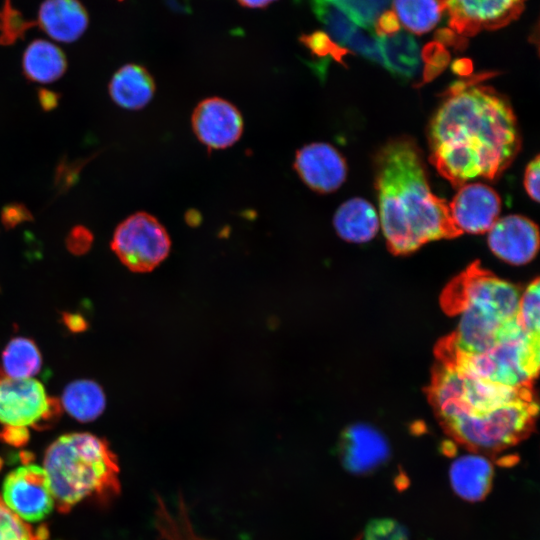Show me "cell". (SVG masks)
<instances>
[{
  "label": "cell",
  "mask_w": 540,
  "mask_h": 540,
  "mask_svg": "<svg viewBox=\"0 0 540 540\" xmlns=\"http://www.w3.org/2000/svg\"><path fill=\"white\" fill-rule=\"evenodd\" d=\"M448 92L430 123V162L455 188L477 177L497 179L520 149L509 102L477 79Z\"/></svg>",
  "instance_id": "6da1fadb"
},
{
  "label": "cell",
  "mask_w": 540,
  "mask_h": 540,
  "mask_svg": "<svg viewBox=\"0 0 540 540\" xmlns=\"http://www.w3.org/2000/svg\"><path fill=\"white\" fill-rule=\"evenodd\" d=\"M375 187L381 228L393 253H411L427 242L461 234L446 200L432 193L420 150L412 139L396 138L379 150Z\"/></svg>",
  "instance_id": "7a4b0ae2"
},
{
  "label": "cell",
  "mask_w": 540,
  "mask_h": 540,
  "mask_svg": "<svg viewBox=\"0 0 540 540\" xmlns=\"http://www.w3.org/2000/svg\"><path fill=\"white\" fill-rule=\"evenodd\" d=\"M44 470L56 508L69 512L86 498L102 501L121 491L119 464L107 441L90 433H68L47 448Z\"/></svg>",
  "instance_id": "3957f363"
},
{
  "label": "cell",
  "mask_w": 540,
  "mask_h": 540,
  "mask_svg": "<svg viewBox=\"0 0 540 540\" xmlns=\"http://www.w3.org/2000/svg\"><path fill=\"white\" fill-rule=\"evenodd\" d=\"M520 290L512 283L471 269L452 292L457 325L448 343V357L480 353L516 319Z\"/></svg>",
  "instance_id": "277c9868"
},
{
  "label": "cell",
  "mask_w": 540,
  "mask_h": 540,
  "mask_svg": "<svg viewBox=\"0 0 540 540\" xmlns=\"http://www.w3.org/2000/svg\"><path fill=\"white\" fill-rule=\"evenodd\" d=\"M447 358L472 376L526 389L539 369V336L527 333L515 319L486 350Z\"/></svg>",
  "instance_id": "5b68a950"
},
{
  "label": "cell",
  "mask_w": 540,
  "mask_h": 540,
  "mask_svg": "<svg viewBox=\"0 0 540 540\" xmlns=\"http://www.w3.org/2000/svg\"><path fill=\"white\" fill-rule=\"evenodd\" d=\"M517 389L472 376L450 361L436 375L432 399L444 425L455 419L478 415L527 395Z\"/></svg>",
  "instance_id": "8992f818"
},
{
  "label": "cell",
  "mask_w": 540,
  "mask_h": 540,
  "mask_svg": "<svg viewBox=\"0 0 540 540\" xmlns=\"http://www.w3.org/2000/svg\"><path fill=\"white\" fill-rule=\"evenodd\" d=\"M535 414L536 404L527 394L488 412L450 421L445 427L470 451L487 455L523 439L532 426Z\"/></svg>",
  "instance_id": "52a82bcc"
},
{
  "label": "cell",
  "mask_w": 540,
  "mask_h": 540,
  "mask_svg": "<svg viewBox=\"0 0 540 540\" xmlns=\"http://www.w3.org/2000/svg\"><path fill=\"white\" fill-rule=\"evenodd\" d=\"M111 248L133 272H150L170 253L171 240L166 228L153 215L137 212L115 229Z\"/></svg>",
  "instance_id": "ba28073f"
},
{
  "label": "cell",
  "mask_w": 540,
  "mask_h": 540,
  "mask_svg": "<svg viewBox=\"0 0 540 540\" xmlns=\"http://www.w3.org/2000/svg\"><path fill=\"white\" fill-rule=\"evenodd\" d=\"M61 412L60 403L33 378L8 377L0 369V422L5 426L44 428Z\"/></svg>",
  "instance_id": "9c48e42d"
},
{
  "label": "cell",
  "mask_w": 540,
  "mask_h": 540,
  "mask_svg": "<svg viewBox=\"0 0 540 540\" xmlns=\"http://www.w3.org/2000/svg\"><path fill=\"white\" fill-rule=\"evenodd\" d=\"M1 498L10 510L27 522L44 519L55 506L47 474L44 468L35 464H26L8 473L3 481Z\"/></svg>",
  "instance_id": "30bf717a"
},
{
  "label": "cell",
  "mask_w": 540,
  "mask_h": 540,
  "mask_svg": "<svg viewBox=\"0 0 540 540\" xmlns=\"http://www.w3.org/2000/svg\"><path fill=\"white\" fill-rule=\"evenodd\" d=\"M450 29L466 37L482 30L503 28L516 20L525 0H440Z\"/></svg>",
  "instance_id": "8fae6325"
},
{
  "label": "cell",
  "mask_w": 540,
  "mask_h": 540,
  "mask_svg": "<svg viewBox=\"0 0 540 540\" xmlns=\"http://www.w3.org/2000/svg\"><path fill=\"white\" fill-rule=\"evenodd\" d=\"M191 125L197 139L208 149H225L234 145L244 128L239 109L220 97L200 101L191 116Z\"/></svg>",
  "instance_id": "7c38bea8"
},
{
  "label": "cell",
  "mask_w": 540,
  "mask_h": 540,
  "mask_svg": "<svg viewBox=\"0 0 540 540\" xmlns=\"http://www.w3.org/2000/svg\"><path fill=\"white\" fill-rule=\"evenodd\" d=\"M448 205L453 224L461 234H482L497 221L501 200L489 186L471 183L460 186Z\"/></svg>",
  "instance_id": "4fadbf2b"
},
{
  "label": "cell",
  "mask_w": 540,
  "mask_h": 540,
  "mask_svg": "<svg viewBox=\"0 0 540 540\" xmlns=\"http://www.w3.org/2000/svg\"><path fill=\"white\" fill-rule=\"evenodd\" d=\"M293 167L300 179L318 193L337 190L347 176L342 155L324 142H313L298 149Z\"/></svg>",
  "instance_id": "5bb4252c"
},
{
  "label": "cell",
  "mask_w": 540,
  "mask_h": 540,
  "mask_svg": "<svg viewBox=\"0 0 540 540\" xmlns=\"http://www.w3.org/2000/svg\"><path fill=\"white\" fill-rule=\"evenodd\" d=\"M488 246L504 262L517 266L527 264L538 252V227L520 215L497 219L488 231Z\"/></svg>",
  "instance_id": "9a60e30c"
},
{
  "label": "cell",
  "mask_w": 540,
  "mask_h": 540,
  "mask_svg": "<svg viewBox=\"0 0 540 540\" xmlns=\"http://www.w3.org/2000/svg\"><path fill=\"white\" fill-rule=\"evenodd\" d=\"M389 454L387 439L370 424L355 423L342 435L340 456L351 473H369L386 462Z\"/></svg>",
  "instance_id": "2e32d148"
},
{
  "label": "cell",
  "mask_w": 540,
  "mask_h": 540,
  "mask_svg": "<svg viewBox=\"0 0 540 540\" xmlns=\"http://www.w3.org/2000/svg\"><path fill=\"white\" fill-rule=\"evenodd\" d=\"M89 17L78 0H44L38 9L36 21L50 38L61 43H72L86 31Z\"/></svg>",
  "instance_id": "e0dca14e"
},
{
  "label": "cell",
  "mask_w": 540,
  "mask_h": 540,
  "mask_svg": "<svg viewBox=\"0 0 540 540\" xmlns=\"http://www.w3.org/2000/svg\"><path fill=\"white\" fill-rule=\"evenodd\" d=\"M493 473V465L486 455L469 451L452 462L449 477L453 491L460 498L477 502L490 492Z\"/></svg>",
  "instance_id": "ac0fdd59"
},
{
  "label": "cell",
  "mask_w": 540,
  "mask_h": 540,
  "mask_svg": "<svg viewBox=\"0 0 540 540\" xmlns=\"http://www.w3.org/2000/svg\"><path fill=\"white\" fill-rule=\"evenodd\" d=\"M108 90L119 107L140 110L153 99L156 87L152 75L145 67L129 63L114 73Z\"/></svg>",
  "instance_id": "d6986e66"
},
{
  "label": "cell",
  "mask_w": 540,
  "mask_h": 540,
  "mask_svg": "<svg viewBox=\"0 0 540 540\" xmlns=\"http://www.w3.org/2000/svg\"><path fill=\"white\" fill-rule=\"evenodd\" d=\"M334 228L343 240L350 243H366L379 230V219L374 207L362 198H351L336 210Z\"/></svg>",
  "instance_id": "ffe728a7"
},
{
  "label": "cell",
  "mask_w": 540,
  "mask_h": 540,
  "mask_svg": "<svg viewBox=\"0 0 540 540\" xmlns=\"http://www.w3.org/2000/svg\"><path fill=\"white\" fill-rule=\"evenodd\" d=\"M22 69L30 81L47 84L56 81L65 73L67 59L56 44L45 39H36L24 50Z\"/></svg>",
  "instance_id": "44dd1931"
},
{
  "label": "cell",
  "mask_w": 540,
  "mask_h": 540,
  "mask_svg": "<svg viewBox=\"0 0 540 540\" xmlns=\"http://www.w3.org/2000/svg\"><path fill=\"white\" fill-rule=\"evenodd\" d=\"M382 66L392 75L410 79L421 66V55L416 40L407 32L399 31L391 36L378 37Z\"/></svg>",
  "instance_id": "7402d4cb"
},
{
  "label": "cell",
  "mask_w": 540,
  "mask_h": 540,
  "mask_svg": "<svg viewBox=\"0 0 540 540\" xmlns=\"http://www.w3.org/2000/svg\"><path fill=\"white\" fill-rule=\"evenodd\" d=\"M61 403L65 410L81 422L93 421L103 412L106 399L102 388L91 380H76L65 388Z\"/></svg>",
  "instance_id": "603a6c76"
},
{
  "label": "cell",
  "mask_w": 540,
  "mask_h": 540,
  "mask_svg": "<svg viewBox=\"0 0 540 540\" xmlns=\"http://www.w3.org/2000/svg\"><path fill=\"white\" fill-rule=\"evenodd\" d=\"M1 369L8 377L32 378L41 368V354L36 344L24 337L12 339L2 354Z\"/></svg>",
  "instance_id": "cb8c5ba5"
},
{
  "label": "cell",
  "mask_w": 540,
  "mask_h": 540,
  "mask_svg": "<svg viewBox=\"0 0 540 540\" xmlns=\"http://www.w3.org/2000/svg\"><path fill=\"white\" fill-rule=\"evenodd\" d=\"M393 8L403 26L418 35L432 30L444 11L440 0H393Z\"/></svg>",
  "instance_id": "d4e9b609"
},
{
  "label": "cell",
  "mask_w": 540,
  "mask_h": 540,
  "mask_svg": "<svg viewBox=\"0 0 540 540\" xmlns=\"http://www.w3.org/2000/svg\"><path fill=\"white\" fill-rule=\"evenodd\" d=\"M311 6L318 20L324 25L326 34L337 45L344 47L356 28L352 19L330 0H311Z\"/></svg>",
  "instance_id": "484cf974"
},
{
  "label": "cell",
  "mask_w": 540,
  "mask_h": 540,
  "mask_svg": "<svg viewBox=\"0 0 540 540\" xmlns=\"http://www.w3.org/2000/svg\"><path fill=\"white\" fill-rule=\"evenodd\" d=\"M342 9L360 27L373 29L379 15L391 0H330Z\"/></svg>",
  "instance_id": "4316f807"
},
{
  "label": "cell",
  "mask_w": 540,
  "mask_h": 540,
  "mask_svg": "<svg viewBox=\"0 0 540 540\" xmlns=\"http://www.w3.org/2000/svg\"><path fill=\"white\" fill-rule=\"evenodd\" d=\"M516 319L527 333L539 336L540 291L537 280L521 292Z\"/></svg>",
  "instance_id": "83f0119b"
},
{
  "label": "cell",
  "mask_w": 540,
  "mask_h": 540,
  "mask_svg": "<svg viewBox=\"0 0 540 540\" xmlns=\"http://www.w3.org/2000/svg\"><path fill=\"white\" fill-rule=\"evenodd\" d=\"M0 540H41L26 521L6 506L1 496Z\"/></svg>",
  "instance_id": "f1b7e54d"
},
{
  "label": "cell",
  "mask_w": 540,
  "mask_h": 540,
  "mask_svg": "<svg viewBox=\"0 0 540 540\" xmlns=\"http://www.w3.org/2000/svg\"><path fill=\"white\" fill-rule=\"evenodd\" d=\"M345 46L366 59L382 65L379 40L372 29L356 27L348 37Z\"/></svg>",
  "instance_id": "f546056e"
},
{
  "label": "cell",
  "mask_w": 540,
  "mask_h": 540,
  "mask_svg": "<svg viewBox=\"0 0 540 540\" xmlns=\"http://www.w3.org/2000/svg\"><path fill=\"white\" fill-rule=\"evenodd\" d=\"M32 26V21H27L22 15L14 10L6 1L0 13V43L11 44L24 35L25 31Z\"/></svg>",
  "instance_id": "4dcf8cb0"
},
{
  "label": "cell",
  "mask_w": 540,
  "mask_h": 540,
  "mask_svg": "<svg viewBox=\"0 0 540 540\" xmlns=\"http://www.w3.org/2000/svg\"><path fill=\"white\" fill-rule=\"evenodd\" d=\"M310 52L321 58H332L341 61L349 52L345 47L337 45L324 31H315L300 38Z\"/></svg>",
  "instance_id": "1f68e13d"
},
{
  "label": "cell",
  "mask_w": 540,
  "mask_h": 540,
  "mask_svg": "<svg viewBox=\"0 0 540 540\" xmlns=\"http://www.w3.org/2000/svg\"><path fill=\"white\" fill-rule=\"evenodd\" d=\"M364 540H408V533L398 521L391 518H379L368 523Z\"/></svg>",
  "instance_id": "d6a6232c"
},
{
  "label": "cell",
  "mask_w": 540,
  "mask_h": 540,
  "mask_svg": "<svg viewBox=\"0 0 540 540\" xmlns=\"http://www.w3.org/2000/svg\"><path fill=\"white\" fill-rule=\"evenodd\" d=\"M421 57L427 63L424 70L426 79L439 74L450 60L448 51L437 41L427 44L421 52Z\"/></svg>",
  "instance_id": "836d02e7"
},
{
  "label": "cell",
  "mask_w": 540,
  "mask_h": 540,
  "mask_svg": "<svg viewBox=\"0 0 540 540\" xmlns=\"http://www.w3.org/2000/svg\"><path fill=\"white\" fill-rule=\"evenodd\" d=\"M93 241L92 233L83 226L74 227L67 237V247L74 254L88 251Z\"/></svg>",
  "instance_id": "e575fe53"
},
{
  "label": "cell",
  "mask_w": 540,
  "mask_h": 540,
  "mask_svg": "<svg viewBox=\"0 0 540 540\" xmlns=\"http://www.w3.org/2000/svg\"><path fill=\"white\" fill-rule=\"evenodd\" d=\"M539 156L532 160L525 170L524 187L528 195L536 202L539 201Z\"/></svg>",
  "instance_id": "d590c367"
},
{
  "label": "cell",
  "mask_w": 540,
  "mask_h": 540,
  "mask_svg": "<svg viewBox=\"0 0 540 540\" xmlns=\"http://www.w3.org/2000/svg\"><path fill=\"white\" fill-rule=\"evenodd\" d=\"M374 29L378 37L391 36L400 31V23L393 11H384L376 19Z\"/></svg>",
  "instance_id": "8d00e7d4"
},
{
  "label": "cell",
  "mask_w": 540,
  "mask_h": 540,
  "mask_svg": "<svg viewBox=\"0 0 540 540\" xmlns=\"http://www.w3.org/2000/svg\"><path fill=\"white\" fill-rule=\"evenodd\" d=\"M3 224L10 228L30 219L29 211L20 204L5 206L1 214Z\"/></svg>",
  "instance_id": "74e56055"
},
{
  "label": "cell",
  "mask_w": 540,
  "mask_h": 540,
  "mask_svg": "<svg viewBox=\"0 0 540 540\" xmlns=\"http://www.w3.org/2000/svg\"><path fill=\"white\" fill-rule=\"evenodd\" d=\"M435 39L440 44L462 50L467 46V38L456 33L450 28H440L435 33Z\"/></svg>",
  "instance_id": "f35d334b"
},
{
  "label": "cell",
  "mask_w": 540,
  "mask_h": 540,
  "mask_svg": "<svg viewBox=\"0 0 540 540\" xmlns=\"http://www.w3.org/2000/svg\"><path fill=\"white\" fill-rule=\"evenodd\" d=\"M0 438L7 444L21 446L28 442L29 431L27 427L5 426Z\"/></svg>",
  "instance_id": "ab89813d"
},
{
  "label": "cell",
  "mask_w": 540,
  "mask_h": 540,
  "mask_svg": "<svg viewBox=\"0 0 540 540\" xmlns=\"http://www.w3.org/2000/svg\"><path fill=\"white\" fill-rule=\"evenodd\" d=\"M38 99L44 110H51L57 106L59 96L53 91L40 89Z\"/></svg>",
  "instance_id": "60d3db41"
},
{
  "label": "cell",
  "mask_w": 540,
  "mask_h": 540,
  "mask_svg": "<svg viewBox=\"0 0 540 540\" xmlns=\"http://www.w3.org/2000/svg\"><path fill=\"white\" fill-rule=\"evenodd\" d=\"M65 324L72 331L78 332L84 330L86 322L83 317L75 314H67L64 316Z\"/></svg>",
  "instance_id": "b9f144b4"
},
{
  "label": "cell",
  "mask_w": 540,
  "mask_h": 540,
  "mask_svg": "<svg viewBox=\"0 0 540 540\" xmlns=\"http://www.w3.org/2000/svg\"><path fill=\"white\" fill-rule=\"evenodd\" d=\"M452 69L456 74L466 75L471 72L472 64L469 59H457L452 64Z\"/></svg>",
  "instance_id": "7bdbcfd3"
},
{
  "label": "cell",
  "mask_w": 540,
  "mask_h": 540,
  "mask_svg": "<svg viewBox=\"0 0 540 540\" xmlns=\"http://www.w3.org/2000/svg\"><path fill=\"white\" fill-rule=\"evenodd\" d=\"M241 5L249 8L264 7L275 0H237Z\"/></svg>",
  "instance_id": "ee69618b"
}]
</instances>
